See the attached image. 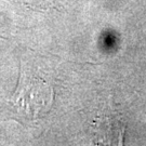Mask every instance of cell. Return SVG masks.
<instances>
[{"mask_svg":"<svg viewBox=\"0 0 146 146\" xmlns=\"http://www.w3.org/2000/svg\"><path fill=\"white\" fill-rule=\"evenodd\" d=\"M53 99V89L44 79L22 70L17 88L9 99V108L19 119L37 120L49 111Z\"/></svg>","mask_w":146,"mask_h":146,"instance_id":"1","label":"cell"}]
</instances>
